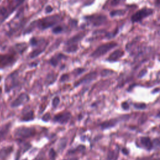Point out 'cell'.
Wrapping results in <instances>:
<instances>
[{
  "instance_id": "15",
  "label": "cell",
  "mask_w": 160,
  "mask_h": 160,
  "mask_svg": "<svg viewBox=\"0 0 160 160\" xmlns=\"http://www.w3.org/2000/svg\"><path fill=\"white\" fill-rule=\"evenodd\" d=\"M141 143L148 150L151 149L153 146V143L148 137H142L141 138Z\"/></svg>"
},
{
  "instance_id": "14",
  "label": "cell",
  "mask_w": 160,
  "mask_h": 160,
  "mask_svg": "<svg viewBox=\"0 0 160 160\" xmlns=\"http://www.w3.org/2000/svg\"><path fill=\"white\" fill-rule=\"evenodd\" d=\"M67 58L66 56L63 54H56L55 56H54L53 57H52L51 58V60H50V63L53 66V67H56V66L58 65V64L63 59Z\"/></svg>"
},
{
  "instance_id": "42",
  "label": "cell",
  "mask_w": 160,
  "mask_h": 160,
  "mask_svg": "<svg viewBox=\"0 0 160 160\" xmlns=\"http://www.w3.org/2000/svg\"><path fill=\"white\" fill-rule=\"evenodd\" d=\"M34 160H44L43 159H42V158H36Z\"/></svg>"
},
{
  "instance_id": "6",
  "label": "cell",
  "mask_w": 160,
  "mask_h": 160,
  "mask_svg": "<svg viewBox=\"0 0 160 160\" xmlns=\"http://www.w3.org/2000/svg\"><path fill=\"white\" fill-rule=\"evenodd\" d=\"M15 61L16 59L13 54L0 55V69L10 67Z\"/></svg>"
},
{
  "instance_id": "23",
  "label": "cell",
  "mask_w": 160,
  "mask_h": 160,
  "mask_svg": "<svg viewBox=\"0 0 160 160\" xmlns=\"http://www.w3.org/2000/svg\"><path fill=\"white\" fill-rule=\"evenodd\" d=\"M60 103V98L58 96H56L53 98L52 101V106L54 108H56L57 107Z\"/></svg>"
},
{
  "instance_id": "34",
  "label": "cell",
  "mask_w": 160,
  "mask_h": 160,
  "mask_svg": "<svg viewBox=\"0 0 160 160\" xmlns=\"http://www.w3.org/2000/svg\"><path fill=\"white\" fill-rule=\"evenodd\" d=\"M121 0H112L111 2V5L112 6H116L121 2Z\"/></svg>"
},
{
  "instance_id": "1",
  "label": "cell",
  "mask_w": 160,
  "mask_h": 160,
  "mask_svg": "<svg viewBox=\"0 0 160 160\" xmlns=\"http://www.w3.org/2000/svg\"><path fill=\"white\" fill-rule=\"evenodd\" d=\"M61 21V17L56 15L54 16H48L44 18L41 19L40 21H38L37 26L41 30H45L49 28L56 23H59Z\"/></svg>"
},
{
  "instance_id": "13",
  "label": "cell",
  "mask_w": 160,
  "mask_h": 160,
  "mask_svg": "<svg viewBox=\"0 0 160 160\" xmlns=\"http://www.w3.org/2000/svg\"><path fill=\"white\" fill-rule=\"evenodd\" d=\"M34 118V113L33 110H26L23 111V116L21 118V120L23 121H30Z\"/></svg>"
},
{
  "instance_id": "45",
  "label": "cell",
  "mask_w": 160,
  "mask_h": 160,
  "mask_svg": "<svg viewBox=\"0 0 160 160\" xmlns=\"http://www.w3.org/2000/svg\"><path fill=\"white\" fill-rule=\"evenodd\" d=\"M24 160H27V159H24Z\"/></svg>"
},
{
  "instance_id": "7",
  "label": "cell",
  "mask_w": 160,
  "mask_h": 160,
  "mask_svg": "<svg viewBox=\"0 0 160 160\" xmlns=\"http://www.w3.org/2000/svg\"><path fill=\"white\" fill-rule=\"evenodd\" d=\"M71 114L70 112H64L56 115L54 117V121L56 123L64 125L67 124L71 118Z\"/></svg>"
},
{
  "instance_id": "3",
  "label": "cell",
  "mask_w": 160,
  "mask_h": 160,
  "mask_svg": "<svg viewBox=\"0 0 160 160\" xmlns=\"http://www.w3.org/2000/svg\"><path fill=\"white\" fill-rule=\"evenodd\" d=\"M19 83L18 73L15 71L7 77L5 80V90L6 93L10 92L13 88H16Z\"/></svg>"
},
{
  "instance_id": "5",
  "label": "cell",
  "mask_w": 160,
  "mask_h": 160,
  "mask_svg": "<svg viewBox=\"0 0 160 160\" xmlns=\"http://www.w3.org/2000/svg\"><path fill=\"white\" fill-rule=\"evenodd\" d=\"M117 46V43L112 42L108 43L100 46L98 48L91 54V56L93 58H98L100 56L105 54L111 50L113 49Z\"/></svg>"
},
{
  "instance_id": "18",
  "label": "cell",
  "mask_w": 160,
  "mask_h": 160,
  "mask_svg": "<svg viewBox=\"0 0 160 160\" xmlns=\"http://www.w3.org/2000/svg\"><path fill=\"white\" fill-rule=\"evenodd\" d=\"M83 36H84V35L83 34H79L74 36V37L71 38L68 41V43H67L68 45L74 44V43L78 42L80 40H81L83 38Z\"/></svg>"
},
{
  "instance_id": "32",
  "label": "cell",
  "mask_w": 160,
  "mask_h": 160,
  "mask_svg": "<svg viewBox=\"0 0 160 160\" xmlns=\"http://www.w3.org/2000/svg\"><path fill=\"white\" fill-rule=\"evenodd\" d=\"M69 78V76H68V74H63L62 76L60 78V81L61 82H64L66 81H67Z\"/></svg>"
},
{
  "instance_id": "36",
  "label": "cell",
  "mask_w": 160,
  "mask_h": 160,
  "mask_svg": "<svg viewBox=\"0 0 160 160\" xmlns=\"http://www.w3.org/2000/svg\"><path fill=\"white\" fill-rule=\"evenodd\" d=\"M52 10H53L52 7H51L50 6H48L46 9V12L48 13H51L52 11Z\"/></svg>"
},
{
  "instance_id": "16",
  "label": "cell",
  "mask_w": 160,
  "mask_h": 160,
  "mask_svg": "<svg viewBox=\"0 0 160 160\" xmlns=\"http://www.w3.org/2000/svg\"><path fill=\"white\" fill-rule=\"evenodd\" d=\"M56 78H57V74L54 73H50L45 80V84L47 86H50L56 81Z\"/></svg>"
},
{
  "instance_id": "40",
  "label": "cell",
  "mask_w": 160,
  "mask_h": 160,
  "mask_svg": "<svg viewBox=\"0 0 160 160\" xmlns=\"http://www.w3.org/2000/svg\"><path fill=\"white\" fill-rule=\"evenodd\" d=\"M2 91L0 89V108H1V105H2Z\"/></svg>"
},
{
  "instance_id": "43",
  "label": "cell",
  "mask_w": 160,
  "mask_h": 160,
  "mask_svg": "<svg viewBox=\"0 0 160 160\" xmlns=\"http://www.w3.org/2000/svg\"><path fill=\"white\" fill-rule=\"evenodd\" d=\"M158 4L160 5V0H158Z\"/></svg>"
},
{
  "instance_id": "21",
  "label": "cell",
  "mask_w": 160,
  "mask_h": 160,
  "mask_svg": "<svg viewBox=\"0 0 160 160\" xmlns=\"http://www.w3.org/2000/svg\"><path fill=\"white\" fill-rule=\"evenodd\" d=\"M85 149H86L85 146H83V145H80V146H78V147H77L76 149H72V150H70V151H69L68 154L70 155V154L75 153H77V152H80V153H82V152H83L85 151Z\"/></svg>"
},
{
  "instance_id": "39",
  "label": "cell",
  "mask_w": 160,
  "mask_h": 160,
  "mask_svg": "<svg viewBox=\"0 0 160 160\" xmlns=\"http://www.w3.org/2000/svg\"><path fill=\"white\" fill-rule=\"evenodd\" d=\"M123 152L125 155H128V150L126 149H123Z\"/></svg>"
},
{
  "instance_id": "44",
  "label": "cell",
  "mask_w": 160,
  "mask_h": 160,
  "mask_svg": "<svg viewBox=\"0 0 160 160\" xmlns=\"http://www.w3.org/2000/svg\"><path fill=\"white\" fill-rule=\"evenodd\" d=\"M1 80H2V77H1V76H0V81H1Z\"/></svg>"
},
{
  "instance_id": "11",
  "label": "cell",
  "mask_w": 160,
  "mask_h": 160,
  "mask_svg": "<svg viewBox=\"0 0 160 160\" xmlns=\"http://www.w3.org/2000/svg\"><path fill=\"white\" fill-rule=\"evenodd\" d=\"M11 126V124L9 123H6V125L0 128V143L6 137L7 135L8 134V132L9 131V129H10Z\"/></svg>"
},
{
  "instance_id": "8",
  "label": "cell",
  "mask_w": 160,
  "mask_h": 160,
  "mask_svg": "<svg viewBox=\"0 0 160 160\" xmlns=\"http://www.w3.org/2000/svg\"><path fill=\"white\" fill-rule=\"evenodd\" d=\"M30 100V97L26 93H23L20 94L11 103V107L12 108H16L18 106H20L26 103H27Z\"/></svg>"
},
{
  "instance_id": "26",
  "label": "cell",
  "mask_w": 160,
  "mask_h": 160,
  "mask_svg": "<svg viewBox=\"0 0 160 160\" xmlns=\"http://www.w3.org/2000/svg\"><path fill=\"white\" fill-rule=\"evenodd\" d=\"M56 156H57V153L55 152V150L53 148H51L50 152H49V157L51 160H54Z\"/></svg>"
},
{
  "instance_id": "27",
  "label": "cell",
  "mask_w": 160,
  "mask_h": 160,
  "mask_svg": "<svg viewBox=\"0 0 160 160\" xmlns=\"http://www.w3.org/2000/svg\"><path fill=\"white\" fill-rule=\"evenodd\" d=\"M134 106L137 108V109H143L146 108V105L144 103H136V104L134 105Z\"/></svg>"
},
{
  "instance_id": "41",
  "label": "cell",
  "mask_w": 160,
  "mask_h": 160,
  "mask_svg": "<svg viewBox=\"0 0 160 160\" xmlns=\"http://www.w3.org/2000/svg\"><path fill=\"white\" fill-rule=\"evenodd\" d=\"M63 160H78V159L76 158H69V159H65Z\"/></svg>"
},
{
  "instance_id": "25",
  "label": "cell",
  "mask_w": 160,
  "mask_h": 160,
  "mask_svg": "<svg viewBox=\"0 0 160 160\" xmlns=\"http://www.w3.org/2000/svg\"><path fill=\"white\" fill-rule=\"evenodd\" d=\"M67 139L66 138H63L60 142V144L58 146L59 149L61 150L63 149L66 147V146H67Z\"/></svg>"
},
{
  "instance_id": "37",
  "label": "cell",
  "mask_w": 160,
  "mask_h": 160,
  "mask_svg": "<svg viewBox=\"0 0 160 160\" xmlns=\"http://www.w3.org/2000/svg\"><path fill=\"white\" fill-rule=\"evenodd\" d=\"M154 142L155 143V144H156L157 146H160V138L156 139L154 141Z\"/></svg>"
},
{
  "instance_id": "20",
  "label": "cell",
  "mask_w": 160,
  "mask_h": 160,
  "mask_svg": "<svg viewBox=\"0 0 160 160\" xmlns=\"http://www.w3.org/2000/svg\"><path fill=\"white\" fill-rule=\"evenodd\" d=\"M12 147H7L0 151V158H5L8 156L12 151Z\"/></svg>"
},
{
  "instance_id": "31",
  "label": "cell",
  "mask_w": 160,
  "mask_h": 160,
  "mask_svg": "<svg viewBox=\"0 0 160 160\" xmlns=\"http://www.w3.org/2000/svg\"><path fill=\"white\" fill-rule=\"evenodd\" d=\"M118 29H116L114 31V33H107L106 36L108 38H113V37H115L116 36V34L118 33Z\"/></svg>"
},
{
  "instance_id": "12",
  "label": "cell",
  "mask_w": 160,
  "mask_h": 160,
  "mask_svg": "<svg viewBox=\"0 0 160 160\" xmlns=\"http://www.w3.org/2000/svg\"><path fill=\"white\" fill-rule=\"evenodd\" d=\"M124 55V51L120 50H117L115 51L114 52H113L107 59L108 61L113 62V61H116L119 58H121L122 56Z\"/></svg>"
},
{
  "instance_id": "10",
  "label": "cell",
  "mask_w": 160,
  "mask_h": 160,
  "mask_svg": "<svg viewBox=\"0 0 160 160\" xmlns=\"http://www.w3.org/2000/svg\"><path fill=\"white\" fill-rule=\"evenodd\" d=\"M89 20L93 23L94 26H100L105 23L107 20V18L103 15H96L88 17Z\"/></svg>"
},
{
  "instance_id": "28",
  "label": "cell",
  "mask_w": 160,
  "mask_h": 160,
  "mask_svg": "<svg viewBox=\"0 0 160 160\" xmlns=\"http://www.w3.org/2000/svg\"><path fill=\"white\" fill-rule=\"evenodd\" d=\"M42 119L45 121V122H48L51 119V115L48 113H46L42 118Z\"/></svg>"
},
{
  "instance_id": "30",
  "label": "cell",
  "mask_w": 160,
  "mask_h": 160,
  "mask_svg": "<svg viewBox=\"0 0 160 160\" xmlns=\"http://www.w3.org/2000/svg\"><path fill=\"white\" fill-rule=\"evenodd\" d=\"M62 30H63L62 27H61V26H56V28H54L53 30V31L54 33L57 34V33H61V32L62 31Z\"/></svg>"
},
{
  "instance_id": "35",
  "label": "cell",
  "mask_w": 160,
  "mask_h": 160,
  "mask_svg": "<svg viewBox=\"0 0 160 160\" xmlns=\"http://www.w3.org/2000/svg\"><path fill=\"white\" fill-rule=\"evenodd\" d=\"M121 106L124 109H126V110L129 109V105L127 102H123V103H122Z\"/></svg>"
},
{
  "instance_id": "24",
  "label": "cell",
  "mask_w": 160,
  "mask_h": 160,
  "mask_svg": "<svg viewBox=\"0 0 160 160\" xmlns=\"http://www.w3.org/2000/svg\"><path fill=\"white\" fill-rule=\"evenodd\" d=\"M43 51V50H36L33 51L30 54V58H34L37 57L38 56H39L41 53H42Z\"/></svg>"
},
{
  "instance_id": "2",
  "label": "cell",
  "mask_w": 160,
  "mask_h": 160,
  "mask_svg": "<svg viewBox=\"0 0 160 160\" xmlns=\"http://www.w3.org/2000/svg\"><path fill=\"white\" fill-rule=\"evenodd\" d=\"M36 130L32 127H20L15 131V136L18 139H26L35 136Z\"/></svg>"
},
{
  "instance_id": "9",
  "label": "cell",
  "mask_w": 160,
  "mask_h": 160,
  "mask_svg": "<svg viewBox=\"0 0 160 160\" xmlns=\"http://www.w3.org/2000/svg\"><path fill=\"white\" fill-rule=\"evenodd\" d=\"M97 77V73L96 72H91L87 75H85L83 78L80 79L78 81H77L74 84V87H78L81 84L87 83L92 81L93 80H95Z\"/></svg>"
},
{
  "instance_id": "33",
  "label": "cell",
  "mask_w": 160,
  "mask_h": 160,
  "mask_svg": "<svg viewBox=\"0 0 160 160\" xmlns=\"http://www.w3.org/2000/svg\"><path fill=\"white\" fill-rule=\"evenodd\" d=\"M111 73H112L111 71L108 70H105L101 72V75L103 77H106V76H108V75H109Z\"/></svg>"
},
{
  "instance_id": "38",
  "label": "cell",
  "mask_w": 160,
  "mask_h": 160,
  "mask_svg": "<svg viewBox=\"0 0 160 160\" xmlns=\"http://www.w3.org/2000/svg\"><path fill=\"white\" fill-rule=\"evenodd\" d=\"M145 72H146V70H143L142 71H141V73H140V74H139V77H142L143 76V75L146 73Z\"/></svg>"
},
{
  "instance_id": "29",
  "label": "cell",
  "mask_w": 160,
  "mask_h": 160,
  "mask_svg": "<svg viewBox=\"0 0 160 160\" xmlns=\"http://www.w3.org/2000/svg\"><path fill=\"white\" fill-rule=\"evenodd\" d=\"M84 71H85V69H83V68H78L76 70H74V74L75 75H76V76H78V75H80L81 73H83Z\"/></svg>"
},
{
  "instance_id": "17",
  "label": "cell",
  "mask_w": 160,
  "mask_h": 160,
  "mask_svg": "<svg viewBox=\"0 0 160 160\" xmlns=\"http://www.w3.org/2000/svg\"><path fill=\"white\" fill-rule=\"evenodd\" d=\"M116 122L117 121L116 119H111L105 122H103V123L101 125V128L103 129H105L113 127L116 124Z\"/></svg>"
},
{
  "instance_id": "22",
  "label": "cell",
  "mask_w": 160,
  "mask_h": 160,
  "mask_svg": "<svg viewBox=\"0 0 160 160\" xmlns=\"http://www.w3.org/2000/svg\"><path fill=\"white\" fill-rule=\"evenodd\" d=\"M78 50V46L77 44H70L67 47V48L66 49L68 53H74L76 52Z\"/></svg>"
},
{
  "instance_id": "4",
  "label": "cell",
  "mask_w": 160,
  "mask_h": 160,
  "mask_svg": "<svg viewBox=\"0 0 160 160\" xmlns=\"http://www.w3.org/2000/svg\"><path fill=\"white\" fill-rule=\"evenodd\" d=\"M153 13V10L151 8L145 7L140 10L136 12L131 16V21L133 23H138L142 21L144 18L148 17Z\"/></svg>"
},
{
  "instance_id": "19",
  "label": "cell",
  "mask_w": 160,
  "mask_h": 160,
  "mask_svg": "<svg viewBox=\"0 0 160 160\" xmlns=\"http://www.w3.org/2000/svg\"><path fill=\"white\" fill-rule=\"evenodd\" d=\"M126 13V10L125 9H117V10H114L112 11L110 13V15L112 17H115V16H123L125 15Z\"/></svg>"
}]
</instances>
